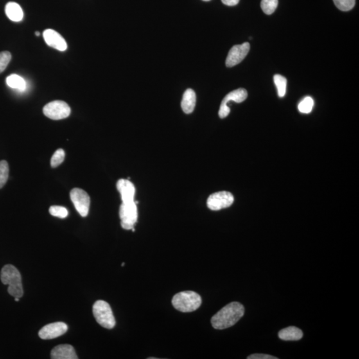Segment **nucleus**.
Returning a JSON list of instances; mask_svg holds the SVG:
<instances>
[{
    "mask_svg": "<svg viewBox=\"0 0 359 359\" xmlns=\"http://www.w3.org/2000/svg\"><path fill=\"white\" fill-rule=\"evenodd\" d=\"M244 312L242 305L238 302L230 303L212 317V327L219 330L229 328L243 317Z\"/></svg>",
    "mask_w": 359,
    "mask_h": 359,
    "instance_id": "nucleus-1",
    "label": "nucleus"
},
{
    "mask_svg": "<svg viewBox=\"0 0 359 359\" xmlns=\"http://www.w3.org/2000/svg\"><path fill=\"white\" fill-rule=\"evenodd\" d=\"M1 281L8 285L9 294L15 298H21L24 295L21 274L17 269L12 265L4 266L1 271Z\"/></svg>",
    "mask_w": 359,
    "mask_h": 359,
    "instance_id": "nucleus-2",
    "label": "nucleus"
},
{
    "mask_svg": "<svg viewBox=\"0 0 359 359\" xmlns=\"http://www.w3.org/2000/svg\"><path fill=\"white\" fill-rule=\"evenodd\" d=\"M172 304L174 308L180 312H193L200 308L202 304V298L194 291H182L173 297Z\"/></svg>",
    "mask_w": 359,
    "mask_h": 359,
    "instance_id": "nucleus-3",
    "label": "nucleus"
},
{
    "mask_svg": "<svg viewBox=\"0 0 359 359\" xmlns=\"http://www.w3.org/2000/svg\"><path fill=\"white\" fill-rule=\"evenodd\" d=\"M92 313L97 322L104 328L111 329L115 326L114 313L108 303L103 300L96 301L92 307Z\"/></svg>",
    "mask_w": 359,
    "mask_h": 359,
    "instance_id": "nucleus-4",
    "label": "nucleus"
},
{
    "mask_svg": "<svg viewBox=\"0 0 359 359\" xmlns=\"http://www.w3.org/2000/svg\"><path fill=\"white\" fill-rule=\"evenodd\" d=\"M119 216L122 228L125 230H132L138 219L137 206L135 201L130 203H122Z\"/></svg>",
    "mask_w": 359,
    "mask_h": 359,
    "instance_id": "nucleus-5",
    "label": "nucleus"
},
{
    "mask_svg": "<svg viewBox=\"0 0 359 359\" xmlns=\"http://www.w3.org/2000/svg\"><path fill=\"white\" fill-rule=\"evenodd\" d=\"M47 117L52 120H61L67 118L71 114V108L64 101H54L47 104L43 109Z\"/></svg>",
    "mask_w": 359,
    "mask_h": 359,
    "instance_id": "nucleus-6",
    "label": "nucleus"
},
{
    "mask_svg": "<svg viewBox=\"0 0 359 359\" xmlns=\"http://www.w3.org/2000/svg\"><path fill=\"white\" fill-rule=\"evenodd\" d=\"M234 201V196L229 192H218L209 196L207 200V206L211 211H220L230 207L233 204Z\"/></svg>",
    "mask_w": 359,
    "mask_h": 359,
    "instance_id": "nucleus-7",
    "label": "nucleus"
},
{
    "mask_svg": "<svg viewBox=\"0 0 359 359\" xmlns=\"http://www.w3.org/2000/svg\"><path fill=\"white\" fill-rule=\"evenodd\" d=\"M70 197L78 213L82 217L87 216L91 203L89 194L82 189L74 188L70 193Z\"/></svg>",
    "mask_w": 359,
    "mask_h": 359,
    "instance_id": "nucleus-8",
    "label": "nucleus"
},
{
    "mask_svg": "<svg viewBox=\"0 0 359 359\" xmlns=\"http://www.w3.org/2000/svg\"><path fill=\"white\" fill-rule=\"evenodd\" d=\"M247 97L248 92L242 88H239V89L230 92L223 99L220 110H219V116L221 119H224L230 114V108L228 106L230 101H232L237 103H240L244 101Z\"/></svg>",
    "mask_w": 359,
    "mask_h": 359,
    "instance_id": "nucleus-9",
    "label": "nucleus"
},
{
    "mask_svg": "<svg viewBox=\"0 0 359 359\" xmlns=\"http://www.w3.org/2000/svg\"><path fill=\"white\" fill-rule=\"evenodd\" d=\"M250 45L246 42L241 45H236L232 47L228 53L225 65L228 67H234L244 60L249 53Z\"/></svg>",
    "mask_w": 359,
    "mask_h": 359,
    "instance_id": "nucleus-10",
    "label": "nucleus"
},
{
    "mask_svg": "<svg viewBox=\"0 0 359 359\" xmlns=\"http://www.w3.org/2000/svg\"><path fill=\"white\" fill-rule=\"evenodd\" d=\"M68 327L63 322H55L46 325L39 331V336L42 339H53L64 335Z\"/></svg>",
    "mask_w": 359,
    "mask_h": 359,
    "instance_id": "nucleus-11",
    "label": "nucleus"
},
{
    "mask_svg": "<svg viewBox=\"0 0 359 359\" xmlns=\"http://www.w3.org/2000/svg\"><path fill=\"white\" fill-rule=\"evenodd\" d=\"M43 35L45 42L49 47L60 51H65L67 49V44L64 38L53 29H46L44 31Z\"/></svg>",
    "mask_w": 359,
    "mask_h": 359,
    "instance_id": "nucleus-12",
    "label": "nucleus"
},
{
    "mask_svg": "<svg viewBox=\"0 0 359 359\" xmlns=\"http://www.w3.org/2000/svg\"><path fill=\"white\" fill-rule=\"evenodd\" d=\"M117 188L121 194L123 203L134 202L135 187L129 180L120 179L117 183Z\"/></svg>",
    "mask_w": 359,
    "mask_h": 359,
    "instance_id": "nucleus-13",
    "label": "nucleus"
},
{
    "mask_svg": "<svg viewBox=\"0 0 359 359\" xmlns=\"http://www.w3.org/2000/svg\"><path fill=\"white\" fill-rule=\"evenodd\" d=\"M51 357L53 359H77L78 355L74 348L70 345H60L53 348Z\"/></svg>",
    "mask_w": 359,
    "mask_h": 359,
    "instance_id": "nucleus-14",
    "label": "nucleus"
},
{
    "mask_svg": "<svg viewBox=\"0 0 359 359\" xmlns=\"http://www.w3.org/2000/svg\"><path fill=\"white\" fill-rule=\"evenodd\" d=\"M196 96L193 89H188L183 95L181 107L186 114H191L195 108Z\"/></svg>",
    "mask_w": 359,
    "mask_h": 359,
    "instance_id": "nucleus-15",
    "label": "nucleus"
},
{
    "mask_svg": "<svg viewBox=\"0 0 359 359\" xmlns=\"http://www.w3.org/2000/svg\"><path fill=\"white\" fill-rule=\"evenodd\" d=\"M5 12L7 16L13 22H21L24 18V12L21 6L15 2H9L6 4Z\"/></svg>",
    "mask_w": 359,
    "mask_h": 359,
    "instance_id": "nucleus-16",
    "label": "nucleus"
},
{
    "mask_svg": "<svg viewBox=\"0 0 359 359\" xmlns=\"http://www.w3.org/2000/svg\"><path fill=\"white\" fill-rule=\"evenodd\" d=\"M301 329L295 327H289L279 332V337L284 341H299L303 337Z\"/></svg>",
    "mask_w": 359,
    "mask_h": 359,
    "instance_id": "nucleus-17",
    "label": "nucleus"
},
{
    "mask_svg": "<svg viewBox=\"0 0 359 359\" xmlns=\"http://www.w3.org/2000/svg\"><path fill=\"white\" fill-rule=\"evenodd\" d=\"M7 85L12 89L23 91L26 87V81L16 74H11L6 79Z\"/></svg>",
    "mask_w": 359,
    "mask_h": 359,
    "instance_id": "nucleus-18",
    "label": "nucleus"
},
{
    "mask_svg": "<svg viewBox=\"0 0 359 359\" xmlns=\"http://www.w3.org/2000/svg\"><path fill=\"white\" fill-rule=\"evenodd\" d=\"M274 83L276 86L279 97H284L286 93L287 80L284 76L275 74L274 77Z\"/></svg>",
    "mask_w": 359,
    "mask_h": 359,
    "instance_id": "nucleus-19",
    "label": "nucleus"
},
{
    "mask_svg": "<svg viewBox=\"0 0 359 359\" xmlns=\"http://www.w3.org/2000/svg\"><path fill=\"white\" fill-rule=\"evenodd\" d=\"M278 6V0H261V8L267 15L272 14Z\"/></svg>",
    "mask_w": 359,
    "mask_h": 359,
    "instance_id": "nucleus-20",
    "label": "nucleus"
},
{
    "mask_svg": "<svg viewBox=\"0 0 359 359\" xmlns=\"http://www.w3.org/2000/svg\"><path fill=\"white\" fill-rule=\"evenodd\" d=\"M314 106V101L310 97H307L303 99L298 105V109L304 114H310Z\"/></svg>",
    "mask_w": 359,
    "mask_h": 359,
    "instance_id": "nucleus-21",
    "label": "nucleus"
},
{
    "mask_svg": "<svg viewBox=\"0 0 359 359\" xmlns=\"http://www.w3.org/2000/svg\"><path fill=\"white\" fill-rule=\"evenodd\" d=\"M9 177V165L6 160L0 161V188H3Z\"/></svg>",
    "mask_w": 359,
    "mask_h": 359,
    "instance_id": "nucleus-22",
    "label": "nucleus"
},
{
    "mask_svg": "<svg viewBox=\"0 0 359 359\" xmlns=\"http://www.w3.org/2000/svg\"><path fill=\"white\" fill-rule=\"evenodd\" d=\"M336 8L343 12L352 10L355 5V0H333Z\"/></svg>",
    "mask_w": 359,
    "mask_h": 359,
    "instance_id": "nucleus-23",
    "label": "nucleus"
},
{
    "mask_svg": "<svg viewBox=\"0 0 359 359\" xmlns=\"http://www.w3.org/2000/svg\"><path fill=\"white\" fill-rule=\"evenodd\" d=\"M65 157V151L62 148L58 149L56 150L53 155L52 156L51 160V166L52 168H56L60 166L61 164L64 161Z\"/></svg>",
    "mask_w": 359,
    "mask_h": 359,
    "instance_id": "nucleus-24",
    "label": "nucleus"
},
{
    "mask_svg": "<svg viewBox=\"0 0 359 359\" xmlns=\"http://www.w3.org/2000/svg\"><path fill=\"white\" fill-rule=\"evenodd\" d=\"M49 213L51 215L58 217L60 218H65L68 216L69 212L65 207L60 206V205H53L49 209Z\"/></svg>",
    "mask_w": 359,
    "mask_h": 359,
    "instance_id": "nucleus-25",
    "label": "nucleus"
},
{
    "mask_svg": "<svg viewBox=\"0 0 359 359\" xmlns=\"http://www.w3.org/2000/svg\"><path fill=\"white\" fill-rule=\"evenodd\" d=\"M11 60H12V55L10 52L3 51L0 53V73L6 69Z\"/></svg>",
    "mask_w": 359,
    "mask_h": 359,
    "instance_id": "nucleus-26",
    "label": "nucleus"
},
{
    "mask_svg": "<svg viewBox=\"0 0 359 359\" xmlns=\"http://www.w3.org/2000/svg\"><path fill=\"white\" fill-rule=\"evenodd\" d=\"M248 359H277L274 356L269 355L266 354H254L248 356Z\"/></svg>",
    "mask_w": 359,
    "mask_h": 359,
    "instance_id": "nucleus-27",
    "label": "nucleus"
},
{
    "mask_svg": "<svg viewBox=\"0 0 359 359\" xmlns=\"http://www.w3.org/2000/svg\"><path fill=\"white\" fill-rule=\"evenodd\" d=\"M222 3L228 6H234L239 3V0H222Z\"/></svg>",
    "mask_w": 359,
    "mask_h": 359,
    "instance_id": "nucleus-28",
    "label": "nucleus"
},
{
    "mask_svg": "<svg viewBox=\"0 0 359 359\" xmlns=\"http://www.w3.org/2000/svg\"><path fill=\"white\" fill-rule=\"evenodd\" d=\"M15 301L17 302L20 301V298L15 297Z\"/></svg>",
    "mask_w": 359,
    "mask_h": 359,
    "instance_id": "nucleus-29",
    "label": "nucleus"
},
{
    "mask_svg": "<svg viewBox=\"0 0 359 359\" xmlns=\"http://www.w3.org/2000/svg\"><path fill=\"white\" fill-rule=\"evenodd\" d=\"M35 35L37 36H40V32H38V31H37V32L35 33Z\"/></svg>",
    "mask_w": 359,
    "mask_h": 359,
    "instance_id": "nucleus-30",
    "label": "nucleus"
},
{
    "mask_svg": "<svg viewBox=\"0 0 359 359\" xmlns=\"http://www.w3.org/2000/svg\"><path fill=\"white\" fill-rule=\"evenodd\" d=\"M202 1L209 2V1H211V0H202Z\"/></svg>",
    "mask_w": 359,
    "mask_h": 359,
    "instance_id": "nucleus-31",
    "label": "nucleus"
},
{
    "mask_svg": "<svg viewBox=\"0 0 359 359\" xmlns=\"http://www.w3.org/2000/svg\"><path fill=\"white\" fill-rule=\"evenodd\" d=\"M125 266V263H123V264H122V266Z\"/></svg>",
    "mask_w": 359,
    "mask_h": 359,
    "instance_id": "nucleus-32",
    "label": "nucleus"
}]
</instances>
